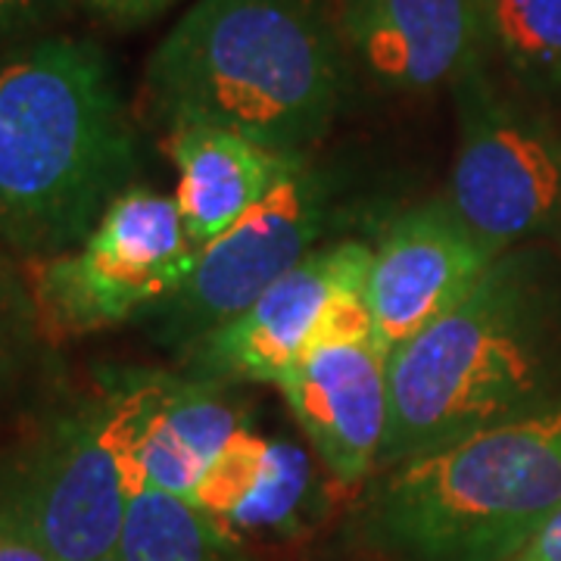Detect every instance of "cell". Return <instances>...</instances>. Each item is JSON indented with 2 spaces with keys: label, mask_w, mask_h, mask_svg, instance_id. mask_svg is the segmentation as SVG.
<instances>
[{
  "label": "cell",
  "mask_w": 561,
  "mask_h": 561,
  "mask_svg": "<svg viewBox=\"0 0 561 561\" xmlns=\"http://www.w3.org/2000/svg\"><path fill=\"white\" fill-rule=\"evenodd\" d=\"M350 76L331 0H194L147 57L140 91L165 131L213 125L309 157Z\"/></svg>",
  "instance_id": "obj_1"
},
{
  "label": "cell",
  "mask_w": 561,
  "mask_h": 561,
  "mask_svg": "<svg viewBox=\"0 0 561 561\" xmlns=\"http://www.w3.org/2000/svg\"><path fill=\"white\" fill-rule=\"evenodd\" d=\"M194 256L175 197L128 187L79 247L28 262L41 337L76 341L150 316L179 290Z\"/></svg>",
  "instance_id": "obj_6"
},
{
  "label": "cell",
  "mask_w": 561,
  "mask_h": 561,
  "mask_svg": "<svg viewBox=\"0 0 561 561\" xmlns=\"http://www.w3.org/2000/svg\"><path fill=\"white\" fill-rule=\"evenodd\" d=\"M165 153L179 169L175 203L197 250L241 221L309 160L306 153H280L213 125L165 131Z\"/></svg>",
  "instance_id": "obj_13"
},
{
  "label": "cell",
  "mask_w": 561,
  "mask_h": 561,
  "mask_svg": "<svg viewBox=\"0 0 561 561\" xmlns=\"http://www.w3.org/2000/svg\"><path fill=\"white\" fill-rule=\"evenodd\" d=\"M559 294L534 253L508 250L456 309L390 353L378 471L559 400Z\"/></svg>",
  "instance_id": "obj_3"
},
{
  "label": "cell",
  "mask_w": 561,
  "mask_h": 561,
  "mask_svg": "<svg viewBox=\"0 0 561 561\" xmlns=\"http://www.w3.org/2000/svg\"><path fill=\"white\" fill-rule=\"evenodd\" d=\"M278 387L334 481L356 486L381 465L390 427V353L375 334H324L280 375Z\"/></svg>",
  "instance_id": "obj_12"
},
{
  "label": "cell",
  "mask_w": 561,
  "mask_h": 561,
  "mask_svg": "<svg viewBox=\"0 0 561 561\" xmlns=\"http://www.w3.org/2000/svg\"><path fill=\"white\" fill-rule=\"evenodd\" d=\"M331 219V184L302 160L260 206L197 250L179 290L150 312L160 321L162 341L184 353L238 319L275 280L319 250Z\"/></svg>",
  "instance_id": "obj_8"
},
{
  "label": "cell",
  "mask_w": 561,
  "mask_h": 561,
  "mask_svg": "<svg viewBox=\"0 0 561 561\" xmlns=\"http://www.w3.org/2000/svg\"><path fill=\"white\" fill-rule=\"evenodd\" d=\"M0 316H35L28 280L0 256Z\"/></svg>",
  "instance_id": "obj_22"
},
{
  "label": "cell",
  "mask_w": 561,
  "mask_h": 561,
  "mask_svg": "<svg viewBox=\"0 0 561 561\" xmlns=\"http://www.w3.org/2000/svg\"><path fill=\"white\" fill-rule=\"evenodd\" d=\"M228 387L160 371V393L138 440V486L150 483L179 500H194L213 461L247 427Z\"/></svg>",
  "instance_id": "obj_14"
},
{
  "label": "cell",
  "mask_w": 561,
  "mask_h": 561,
  "mask_svg": "<svg viewBox=\"0 0 561 561\" xmlns=\"http://www.w3.org/2000/svg\"><path fill=\"white\" fill-rule=\"evenodd\" d=\"M368 265V243L319 247L238 319L187 346L181 353V375L219 383H278L280 375L328 331L343 297L365 290Z\"/></svg>",
  "instance_id": "obj_9"
},
{
  "label": "cell",
  "mask_w": 561,
  "mask_h": 561,
  "mask_svg": "<svg viewBox=\"0 0 561 561\" xmlns=\"http://www.w3.org/2000/svg\"><path fill=\"white\" fill-rule=\"evenodd\" d=\"M41 337L35 316H0V390H7Z\"/></svg>",
  "instance_id": "obj_19"
},
{
  "label": "cell",
  "mask_w": 561,
  "mask_h": 561,
  "mask_svg": "<svg viewBox=\"0 0 561 561\" xmlns=\"http://www.w3.org/2000/svg\"><path fill=\"white\" fill-rule=\"evenodd\" d=\"M309 493H312L309 456L294 443L268 440L256 481L221 527L228 534L231 530H280L287 524L300 522Z\"/></svg>",
  "instance_id": "obj_17"
},
{
  "label": "cell",
  "mask_w": 561,
  "mask_h": 561,
  "mask_svg": "<svg viewBox=\"0 0 561 561\" xmlns=\"http://www.w3.org/2000/svg\"><path fill=\"white\" fill-rule=\"evenodd\" d=\"M69 0H0V47L35 38L47 22L66 10Z\"/></svg>",
  "instance_id": "obj_18"
},
{
  "label": "cell",
  "mask_w": 561,
  "mask_h": 561,
  "mask_svg": "<svg viewBox=\"0 0 561 561\" xmlns=\"http://www.w3.org/2000/svg\"><path fill=\"white\" fill-rule=\"evenodd\" d=\"M20 508V465L16 459L0 461V534Z\"/></svg>",
  "instance_id": "obj_24"
},
{
  "label": "cell",
  "mask_w": 561,
  "mask_h": 561,
  "mask_svg": "<svg viewBox=\"0 0 561 561\" xmlns=\"http://www.w3.org/2000/svg\"><path fill=\"white\" fill-rule=\"evenodd\" d=\"M160 371H113L22 453V512L60 561H119V537L138 490V440Z\"/></svg>",
  "instance_id": "obj_5"
},
{
  "label": "cell",
  "mask_w": 561,
  "mask_h": 561,
  "mask_svg": "<svg viewBox=\"0 0 561 561\" xmlns=\"http://www.w3.org/2000/svg\"><path fill=\"white\" fill-rule=\"evenodd\" d=\"M500 260L449 201L400 213L371 247L365 300L387 353L456 309Z\"/></svg>",
  "instance_id": "obj_10"
},
{
  "label": "cell",
  "mask_w": 561,
  "mask_h": 561,
  "mask_svg": "<svg viewBox=\"0 0 561 561\" xmlns=\"http://www.w3.org/2000/svg\"><path fill=\"white\" fill-rule=\"evenodd\" d=\"M119 561H234L231 537L194 502L140 483L119 537Z\"/></svg>",
  "instance_id": "obj_15"
},
{
  "label": "cell",
  "mask_w": 561,
  "mask_h": 561,
  "mask_svg": "<svg viewBox=\"0 0 561 561\" xmlns=\"http://www.w3.org/2000/svg\"><path fill=\"white\" fill-rule=\"evenodd\" d=\"M486 57L534 94H561V0H486Z\"/></svg>",
  "instance_id": "obj_16"
},
{
  "label": "cell",
  "mask_w": 561,
  "mask_h": 561,
  "mask_svg": "<svg viewBox=\"0 0 561 561\" xmlns=\"http://www.w3.org/2000/svg\"><path fill=\"white\" fill-rule=\"evenodd\" d=\"M138 138L94 41L0 47V243L28 262L79 247L131 187Z\"/></svg>",
  "instance_id": "obj_2"
},
{
  "label": "cell",
  "mask_w": 561,
  "mask_h": 561,
  "mask_svg": "<svg viewBox=\"0 0 561 561\" xmlns=\"http://www.w3.org/2000/svg\"><path fill=\"white\" fill-rule=\"evenodd\" d=\"M459 147L449 203L496 256L561 228V135L505 98L486 62L453 88Z\"/></svg>",
  "instance_id": "obj_7"
},
{
  "label": "cell",
  "mask_w": 561,
  "mask_h": 561,
  "mask_svg": "<svg viewBox=\"0 0 561 561\" xmlns=\"http://www.w3.org/2000/svg\"><path fill=\"white\" fill-rule=\"evenodd\" d=\"M353 72L393 94L456 88L486 62V0H331Z\"/></svg>",
  "instance_id": "obj_11"
},
{
  "label": "cell",
  "mask_w": 561,
  "mask_h": 561,
  "mask_svg": "<svg viewBox=\"0 0 561 561\" xmlns=\"http://www.w3.org/2000/svg\"><path fill=\"white\" fill-rule=\"evenodd\" d=\"M515 561H561V508Z\"/></svg>",
  "instance_id": "obj_23"
},
{
  "label": "cell",
  "mask_w": 561,
  "mask_h": 561,
  "mask_svg": "<svg viewBox=\"0 0 561 561\" xmlns=\"http://www.w3.org/2000/svg\"><path fill=\"white\" fill-rule=\"evenodd\" d=\"M81 3L113 28H138L144 22L162 16L179 0H81Z\"/></svg>",
  "instance_id": "obj_20"
},
{
  "label": "cell",
  "mask_w": 561,
  "mask_h": 561,
  "mask_svg": "<svg viewBox=\"0 0 561 561\" xmlns=\"http://www.w3.org/2000/svg\"><path fill=\"white\" fill-rule=\"evenodd\" d=\"M561 508V397L393 465L359 534L400 561H515Z\"/></svg>",
  "instance_id": "obj_4"
},
{
  "label": "cell",
  "mask_w": 561,
  "mask_h": 561,
  "mask_svg": "<svg viewBox=\"0 0 561 561\" xmlns=\"http://www.w3.org/2000/svg\"><path fill=\"white\" fill-rule=\"evenodd\" d=\"M0 561H60L38 540V534L32 530V524L25 518V512H22V493L16 515L10 518V524L0 534Z\"/></svg>",
  "instance_id": "obj_21"
}]
</instances>
